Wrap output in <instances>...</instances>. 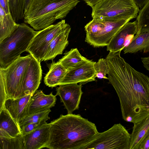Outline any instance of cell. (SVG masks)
Wrapping results in <instances>:
<instances>
[{
  "label": "cell",
  "instance_id": "cell-22",
  "mask_svg": "<svg viewBox=\"0 0 149 149\" xmlns=\"http://www.w3.org/2000/svg\"><path fill=\"white\" fill-rule=\"evenodd\" d=\"M0 42L9 36L19 24L15 21L11 13L6 14L0 6Z\"/></svg>",
  "mask_w": 149,
  "mask_h": 149
},
{
  "label": "cell",
  "instance_id": "cell-12",
  "mask_svg": "<svg viewBox=\"0 0 149 149\" xmlns=\"http://www.w3.org/2000/svg\"><path fill=\"white\" fill-rule=\"evenodd\" d=\"M136 20L125 24L113 38L106 46L107 51L112 52L121 51L131 42L137 32Z\"/></svg>",
  "mask_w": 149,
  "mask_h": 149
},
{
  "label": "cell",
  "instance_id": "cell-35",
  "mask_svg": "<svg viewBox=\"0 0 149 149\" xmlns=\"http://www.w3.org/2000/svg\"><path fill=\"white\" fill-rule=\"evenodd\" d=\"M139 8L141 9L148 0H134Z\"/></svg>",
  "mask_w": 149,
  "mask_h": 149
},
{
  "label": "cell",
  "instance_id": "cell-20",
  "mask_svg": "<svg viewBox=\"0 0 149 149\" xmlns=\"http://www.w3.org/2000/svg\"><path fill=\"white\" fill-rule=\"evenodd\" d=\"M124 54L138 52H149V32L136 34L129 45L123 49Z\"/></svg>",
  "mask_w": 149,
  "mask_h": 149
},
{
  "label": "cell",
  "instance_id": "cell-28",
  "mask_svg": "<svg viewBox=\"0 0 149 149\" xmlns=\"http://www.w3.org/2000/svg\"><path fill=\"white\" fill-rule=\"evenodd\" d=\"M94 67L96 77L100 79H108V77H106V75L109 72V67L106 58L99 59L97 62H95Z\"/></svg>",
  "mask_w": 149,
  "mask_h": 149
},
{
  "label": "cell",
  "instance_id": "cell-26",
  "mask_svg": "<svg viewBox=\"0 0 149 149\" xmlns=\"http://www.w3.org/2000/svg\"><path fill=\"white\" fill-rule=\"evenodd\" d=\"M51 111L50 109L36 112L28 115L19 123L20 128L29 123H37L50 119L49 115Z\"/></svg>",
  "mask_w": 149,
  "mask_h": 149
},
{
  "label": "cell",
  "instance_id": "cell-5",
  "mask_svg": "<svg viewBox=\"0 0 149 149\" xmlns=\"http://www.w3.org/2000/svg\"><path fill=\"white\" fill-rule=\"evenodd\" d=\"M92 8L93 19L114 21L131 20L140 10L134 0H102Z\"/></svg>",
  "mask_w": 149,
  "mask_h": 149
},
{
  "label": "cell",
  "instance_id": "cell-11",
  "mask_svg": "<svg viewBox=\"0 0 149 149\" xmlns=\"http://www.w3.org/2000/svg\"><path fill=\"white\" fill-rule=\"evenodd\" d=\"M130 20V19L118 21L104 20V25L100 32L85 41L95 47L107 46L119 31Z\"/></svg>",
  "mask_w": 149,
  "mask_h": 149
},
{
  "label": "cell",
  "instance_id": "cell-18",
  "mask_svg": "<svg viewBox=\"0 0 149 149\" xmlns=\"http://www.w3.org/2000/svg\"><path fill=\"white\" fill-rule=\"evenodd\" d=\"M71 30V27L68 24L54 38L49 46L43 61L52 60L57 55L62 54L68 44V38Z\"/></svg>",
  "mask_w": 149,
  "mask_h": 149
},
{
  "label": "cell",
  "instance_id": "cell-10",
  "mask_svg": "<svg viewBox=\"0 0 149 149\" xmlns=\"http://www.w3.org/2000/svg\"><path fill=\"white\" fill-rule=\"evenodd\" d=\"M82 85L77 84H68L61 85L56 88V95L60 97L68 114L72 113L78 109L81 97L83 93Z\"/></svg>",
  "mask_w": 149,
  "mask_h": 149
},
{
  "label": "cell",
  "instance_id": "cell-13",
  "mask_svg": "<svg viewBox=\"0 0 149 149\" xmlns=\"http://www.w3.org/2000/svg\"><path fill=\"white\" fill-rule=\"evenodd\" d=\"M42 77L40 62L32 56L23 80L22 97L32 95L40 85Z\"/></svg>",
  "mask_w": 149,
  "mask_h": 149
},
{
  "label": "cell",
  "instance_id": "cell-36",
  "mask_svg": "<svg viewBox=\"0 0 149 149\" xmlns=\"http://www.w3.org/2000/svg\"><path fill=\"white\" fill-rule=\"evenodd\" d=\"M24 14L26 11L32 0H24Z\"/></svg>",
  "mask_w": 149,
  "mask_h": 149
},
{
  "label": "cell",
  "instance_id": "cell-31",
  "mask_svg": "<svg viewBox=\"0 0 149 149\" xmlns=\"http://www.w3.org/2000/svg\"><path fill=\"white\" fill-rule=\"evenodd\" d=\"M0 6L7 14L10 13L9 0H0Z\"/></svg>",
  "mask_w": 149,
  "mask_h": 149
},
{
  "label": "cell",
  "instance_id": "cell-25",
  "mask_svg": "<svg viewBox=\"0 0 149 149\" xmlns=\"http://www.w3.org/2000/svg\"><path fill=\"white\" fill-rule=\"evenodd\" d=\"M0 149H23L24 135L15 137H0Z\"/></svg>",
  "mask_w": 149,
  "mask_h": 149
},
{
  "label": "cell",
  "instance_id": "cell-15",
  "mask_svg": "<svg viewBox=\"0 0 149 149\" xmlns=\"http://www.w3.org/2000/svg\"><path fill=\"white\" fill-rule=\"evenodd\" d=\"M56 96L54 95L52 92L46 95L42 90H37L30 99L28 106L27 116L50 109L54 107L56 100Z\"/></svg>",
  "mask_w": 149,
  "mask_h": 149
},
{
  "label": "cell",
  "instance_id": "cell-21",
  "mask_svg": "<svg viewBox=\"0 0 149 149\" xmlns=\"http://www.w3.org/2000/svg\"><path fill=\"white\" fill-rule=\"evenodd\" d=\"M67 70L58 61L53 62L50 65L49 71L44 77L45 84L52 88L59 85Z\"/></svg>",
  "mask_w": 149,
  "mask_h": 149
},
{
  "label": "cell",
  "instance_id": "cell-4",
  "mask_svg": "<svg viewBox=\"0 0 149 149\" xmlns=\"http://www.w3.org/2000/svg\"><path fill=\"white\" fill-rule=\"evenodd\" d=\"M36 31L25 23L19 24L8 37L0 42V68L4 69L27 52Z\"/></svg>",
  "mask_w": 149,
  "mask_h": 149
},
{
  "label": "cell",
  "instance_id": "cell-6",
  "mask_svg": "<svg viewBox=\"0 0 149 149\" xmlns=\"http://www.w3.org/2000/svg\"><path fill=\"white\" fill-rule=\"evenodd\" d=\"M131 134L120 123L97 133L83 149H129Z\"/></svg>",
  "mask_w": 149,
  "mask_h": 149
},
{
  "label": "cell",
  "instance_id": "cell-3",
  "mask_svg": "<svg viewBox=\"0 0 149 149\" xmlns=\"http://www.w3.org/2000/svg\"><path fill=\"white\" fill-rule=\"evenodd\" d=\"M79 0H32L24 14V23L37 31L63 19L79 2Z\"/></svg>",
  "mask_w": 149,
  "mask_h": 149
},
{
  "label": "cell",
  "instance_id": "cell-2",
  "mask_svg": "<svg viewBox=\"0 0 149 149\" xmlns=\"http://www.w3.org/2000/svg\"><path fill=\"white\" fill-rule=\"evenodd\" d=\"M49 124L45 148L50 149H83L98 132L94 123L79 114L61 115Z\"/></svg>",
  "mask_w": 149,
  "mask_h": 149
},
{
  "label": "cell",
  "instance_id": "cell-17",
  "mask_svg": "<svg viewBox=\"0 0 149 149\" xmlns=\"http://www.w3.org/2000/svg\"><path fill=\"white\" fill-rule=\"evenodd\" d=\"M21 134L19 124L4 106L0 111V137H14Z\"/></svg>",
  "mask_w": 149,
  "mask_h": 149
},
{
  "label": "cell",
  "instance_id": "cell-9",
  "mask_svg": "<svg viewBox=\"0 0 149 149\" xmlns=\"http://www.w3.org/2000/svg\"><path fill=\"white\" fill-rule=\"evenodd\" d=\"M95 62L86 58L67 70L59 85L68 84L82 85L95 81L96 71L94 67Z\"/></svg>",
  "mask_w": 149,
  "mask_h": 149
},
{
  "label": "cell",
  "instance_id": "cell-27",
  "mask_svg": "<svg viewBox=\"0 0 149 149\" xmlns=\"http://www.w3.org/2000/svg\"><path fill=\"white\" fill-rule=\"evenodd\" d=\"M10 13L15 21L17 22L24 18V0H9Z\"/></svg>",
  "mask_w": 149,
  "mask_h": 149
},
{
  "label": "cell",
  "instance_id": "cell-23",
  "mask_svg": "<svg viewBox=\"0 0 149 149\" xmlns=\"http://www.w3.org/2000/svg\"><path fill=\"white\" fill-rule=\"evenodd\" d=\"M64 54V56L58 61L67 70L86 58L81 55L76 48L71 49Z\"/></svg>",
  "mask_w": 149,
  "mask_h": 149
},
{
  "label": "cell",
  "instance_id": "cell-7",
  "mask_svg": "<svg viewBox=\"0 0 149 149\" xmlns=\"http://www.w3.org/2000/svg\"><path fill=\"white\" fill-rule=\"evenodd\" d=\"M32 56L30 54L24 56H20L6 68H0L7 99L22 97L23 80Z\"/></svg>",
  "mask_w": 149,
  "mask_h": 149
},
{
  "label": "cell",
  "instance_id": "cell-29",
  "mask_svg": "<svg viewBox=\"0 0 149 149\" xmlns=\"http://www.w3.org/2000/svg\"><path fill=\"white\" fill-rule=\"evenodd\" d=\"M0 111L5 106V102L7 99L6 89L2 74L0 72Z\"/></svg>",
  "mask_w": 149,
  "mask_h": 149
},
{
  "label": "cell",
  "instance_id": "cell-33",
  "mask_svg": "<svg viewBox=\"0 0 149 149\" xmlns=\"http://www.w3.org/2000/svg\"><path fill=\"white\" fill-rule=\"evenodd\" d=\"M91 8L100 2L102 0H83Z\"/></svg>",
  "mask_w": 149,
  "mask_h": 149
},
{
  "label": "cell",
  "instance_id": "cell-32",
  "mask_svg": "<svg viewBox=\"0 0 149 149\" xmlns=\"http://www.w3.org/2000/svg\"><path fill=\"white\" fill-rule=\"evenodd\" d=\"M138 149H149V134L142 141Z\"/></svg>",
  "mask_w": 149,
  "mask_h": 149
},
{
  "label": "cell",
  "instance_id": "cell-19",
  "mask_svg": "<svg viewBox=\"0 0 149 149\" xmlns=\"http://www.w3.org/2000/svg\"><path fill=\"white\" fill-rule=\"evenodd\" d=\"M149 134V115L134 124L129 149H138L142 141Z\"/></svg>",
  "mask_w": 149,
  "mask_h": 149
},
{
  "label": "cell",
  "instance_id": "cell-16",
  "mask_svg": "<svg viewBox=\"0 0 149 149\" xmlns=\"http://www.w3.org/2000/svg\"><path fill=\"white\" fill-rule=\"evenodd\" d=\"M32 96L29 95L16 99L8 98L5 102V108L19 124L27 116L28 106Z\"/></svg>",
  "mask_w": 149,
  "mask_h": 149
},
{
  "label": "cell",
  "instance_id": "cell-14",
  "mask_svg": "<svg viewBox=\"0 0 149 149\" xmlns=\"http://www.w3.org/2000/svg\"><path fill=\"white\" fill-rule=\"evenodd\" d=\"M50 124L47 123L24 135L23 149L45 148L50 138Z\"/></svg>",
  "mask_w": 149,
  "mask_h": 149
},
{
  "label": "cell",
  "instance_id": "cell-1",
  "mask_svg": "<svg viewBox=\"0 0 149 149\" xmlns=\"http://www.w3.org/2000/svg\"><path fill=\"white\" fill-rule=\"evenodd\" d=\"M121 52H110L106 57L108 79L118 97L123 118L134 124L149 115V77L126 62Z\"/></svg>",
  "mask_w": 149,
  "mask_h": 149
},
{
  "label": "cell",
  "instance_id": "cell-34",
  "mask_svg": "<svg viewBox=\"0 0 149 149\" xmlns=\"http://www.w3.org/2000/svg\"><path fill=\"white\" fill-rule=\"evenodd\" d=\"M141 60L144 67L149 71V56L142 58Z\"/></svg>",
  "mask_w": 149,
  "mask_h": 149
},
{
  "label": "cell",
  "instance_id": "cell-24",
  "mask_svg": "<svg viewBox=\"0 0 149 149\" xmlns=\"http://www.w3.org/2000/svg\"><path fill=\"white\" fill-rule=\"evenodd\" d=\"M136 18L138 30L136 34L149 32V0L140 9Z\"/></svg>",
  "mask_w": 149,
  "mask_h": 149
},
{
  "label": "cell",
  "instance_id": "cell-30",
  "mask_svg": "<svg viewBox=\"0 0 149 149\" xmlns=\"http://www.w3.org/2000/svg\"><path fill=\"white\" fill-rule=\"evenodd\" d=\"M46 121L44 120L39 122L29 123L24 126L21 128L22 134L24 135L30 133L47 123Z\"/></svg>",
  "mask_w": 149,
  "mask_h": 149
},
{
  "label": "cell",
  "instance_id": "cell-8",
  "mask_svg": "<svg viewBox=\"0 0 149 149\" xmlns=\"http://www.w3.org/2000/svg\"><path fill=\"white\" fill-rule=\"evenodd\" d=\"M69 24L65 19L38 31L33 38L27 52L40 62L43 61L54 38Z\"/></svg>",
  "mask_w": 149,
  "mask_h": 149
}]
</instances>
